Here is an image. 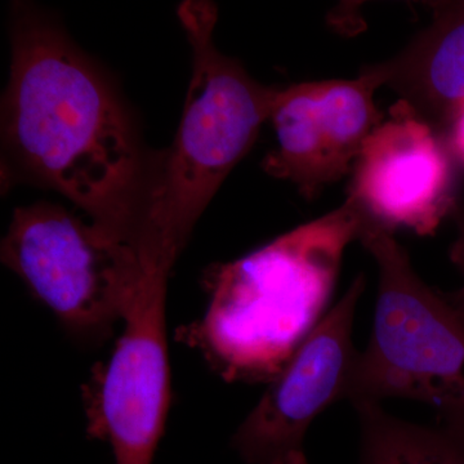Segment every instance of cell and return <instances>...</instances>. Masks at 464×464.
I'll return each mask as SVG.
<instances>
[{"instance_id": "cell-9", "label": "cell", "mask_w": 464, "mask_h": 464, "mask_svg": "<svg viewBox=\"0 0 464 464\" xmlns=\"http://www.w3.org/2000/svg\"><path fill=\"white\" fill-rule=\"evenodd\" d=\"M432 21L398 56L374 65L384 85L430 119L447 123L464 101V2H432Z\"/></svg>"}, {"instance_id": "cell-11", "label": "cell", "mask_w": 464, "mask_h": 464, "mask_svg": "<svg viewBox=\"0 0 464 464\" xmlns=\"http://www.w3.org/2000/svg\"><path fill=\"white\" fill-rule=\"evenodd\" d=\"M451 215H453L454 221L457 224L458 235L453 246H451L449 256H450L451 262L457 266L458 270L462 274L463 285L456 292L445 295V297L464 317V208L456 207Z\"/></svg>"}, {"instance_id": "cell-6", "label": "cell", "mask_w": 464, "mask_h": 464, "mask_svg": "<svg viewBox=\"0 0 464 464\" xmlns=\"http://www.w3.org/2000/svg\"><path fill=\"white\" fill-rule=\"evenodd\" d=\"M365 276L357 275L323 317L232 438L246 464H308L304 438L326 408L346 399L359 353L353 343L357 302Z\"/></svg>"}, {"instance_id": "cell-8", "label": "cell", "mask_w": 464, "mask_h": 464, "mask_svg": "<svg viewBox=\"0 0 464 464\" xmlns=\"http://www.w3.org/2000/svg\"><path fill=\"white\" fill-rule=\"evenodd\" d=\"M453 186L448 149L429 121L399 100L366 140L348 197L383 227L427 237L456 209Z\"/></svg>"}, {"instance_id": "cell-5", "label": "cell", "mask_w": 464, "mask_h": 464, "mask_svg": "<svg viewBox=\"0 0 464 464\" xmlns=\"http://www.w3.org/2000/svg\"><path fill=\"white\" fill-rule=\"evenodd\" d=\"M2 261L67 331L85 340L110 334L136 288L130 243L90 217L45 201L14 209Z\"/></svg>"}, {"instance_id": "cell-3", "label": "cell", "mask_w": 464, "mask_h": 464, "mask_svg": "<svg viewBox=\"0 0 464 464\" xmlns=\"http://www.w3.org/2000/svg\"><path fill=\"white\" fill-rule=\"evenodd\" d=\"M179 18L192 67L181 123L134 203L130 243L149 241L181 255L195 225L270 119L277 88L266 87L217 48L218 9L188 0Z\"/></svg>"}, {"instance_id": "cell-2", "label": "cell", "mask_w": 464, "mask_h": 464, "mask_svg": "<svg viewBox=\"0 0 464 464\" xmlns=\"http://www.w3.org/2000/svg\"><path fill=\"white\" fill-rule=\"evenodd\" d=\"M365 217L347 197L328 215L212 268L206 313L179 337L225 381H273L322 322Z\"/></svg>"}, {"instance_id": "cell-4", "label": "cell", "mask_w": 464, "mask_h": 464, "mask_svg": "<svg viewBox=\"0 0 464 464\" xmlns=\"http://www.w3.org/2000/svg\"><path fill=\"white\" fill-rule=\"evenodd\" d=\"M357 240L378 266L373 333L347 400L399 398L464 415V317L418 276L393 231L365 217Z\"/></svg>"}, {"instance_id": "cell-1", "label": "cell", "mask_w": 464, "mask_h": 464, "mask_svg": "<svg viewBox=\"0 0 464 464\" xmlns=\"http://www.w3.org/2000/svg\"><path fill=\"white\" fill-rule=\"evenodd\" d=\"M2 134L21 176L60 192L130 243L143 179L132 121L90 58L26 8L12 27Z\"/></svg>"}, {"instance_id": "cell-12", "label": "cell", "mask_w": 464, "mask_h": 464, "mask_svg": "<svg viewBox=\"0 0 464 464\" xmlns=\"http://www.w3.org/2000/svg\"><path fill=\"white\" fill-rule=\"evenodd\" d=\"M449 146L458 159L464 163V101L449 115Z\"/></svg>"}, {"instance_id": "cell-10", "label": "cell", "mask_w": 464, "mask_h": 464, "mask_svg": "<svg viewBox=\"0 0 464 464\" xmlns=\"http://www.w3.org/2000/svg\"><path fill=\"white\" fill-rule=\"evenodd\" d=\"M351 404L359 417V464H464V415L424 426L393 417L375 400Z\"/></svg>"}, {"instance_id": "cell-7", "label": "cell", "mask_w": 464, "mask_h": 464, "mask_svg": "<svg viewBox=\"0 0 464 464\" xmlns=\"http://www.w3.org/2000/svg\"><path fill=\"white\" fill-rule=\"evenodd\" d=\"M384 85L377 67L355 79H329L277 91L270 119L277 148L264 159L271 177L315 199L353 170L366 140L383 121L374 93Z\"/></svg>"}]
</instances>
